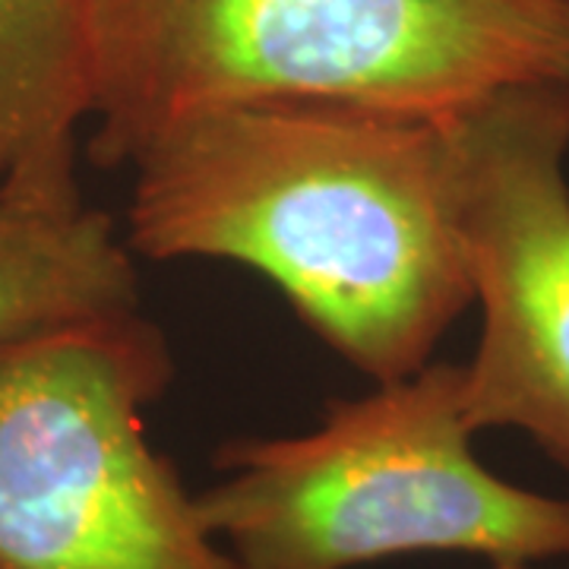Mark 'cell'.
I'll return each instance as SVG.
<instances>
[{
	"instance_id": "cell-2",
	"label": "cell",
	"mask_w": 569,
	"mask_h": 569,
	"mask_svg": "<svg viewBox=\"0 0 569 569\" xmlns=\"http://www.w3.org/2000/svg\"><path fill=\"white\" fill-rule=\"evenodd\" d=\"M89 159L133 164L174 123L247 104L447 121L569 77V0H80Z\"/></svg>"
},
{
	"instance_id": "cell-5",
	"label": "cell",
	"mask_w": 569,
	"mask_h": 569,
	"mask_svg": "<svg viewBox=\"0 0 569 569\" xmlns=\"http://www.w3.org/2000/svg\"><path fill=\"white\" fill-rule=\"evenodd\" d=\"M481 339L462 365L475 433L512 427L569 471V77L443 121Z\"/></svg>"
},
{
	"instance_id": "cell-4",
	"label": "cell",
	"mask_w": 569,
	"mask_h": 569,
	"mask_svg": "<svg viewBox=\"0 0 569 569\" xmlns=\"http://www.w3.org/2000/svg\"><path fill=\"white\" fill-rule=\"evenodd\" d=\"M171 373L140 310L0 351V569H238L149 443Z\"/></svg>"
},
{
	"instance_id": "cell-6",
	"label": "cell",
	"mask_w": 569,
	"mask_h": 569,
	"mask_svg": "<svg viewBox=\"0 0 569 569\" xmlns=\"http://www.w3.org/2000/svg\"><path fill=\"white\" fill-rule=\"evenodd\" d=\"M130 310H140V272L104 209L0 190V351Z\"/></svg>"
},
{
	"instance_id": "cell-8",
	"label": "cell",
	"mask_w": 569,
	"mask_h": 569,
	"mask_svg": "<svg viewBox=\"0 0 569 569\" xmlns=\"http://www.w3.org/2000/svg\"><path fill=\"white\" fill-rule=\"evenodd\" d=\"M490 569H535L529 563H490Z\"/></svg>"
},
{
	"instance_id": "cell-1",
	"label": "cell",
	"mask_w": 569,
	"mask_h": 569,
	"mask_svg": "<svg viewBox=\"0 0 569 569\" xmlns=\"http://www.w3.org/2000/svg\"><path fill=\"white\" fill-rule=\"evenodd\" d=\"M133 168V257L260 272L373 383L430 365L475 301L443 121L342 104L224 108L162 130Z\"/></svg>"
},
{
	"instance_id": "cell-7",
	"label": "cell",
	"mask_w": 569,
	"mask_h": 569,
	"mask_svg": "<svg viewBox=\"0 0 569 569\" xmlns=\"http://www.w3.org/2000/svg\"><path fill=\"white\" fill-rule=\"evenodd\" d=\"M89 118L80 0H0V190L82 197Z\"/></svg>"
},
{
	"instance_id": "cell-3",
	"label": "cell",
	"mask_w": 569,
	"mask_h": 569,
	"mask_svg": "<svg viewBox=\"0 0 569 569\" xmlns=\"http://www.w3.org/2000/svg\"><path fill=\"white\" fill-rule=\"evenodd\" d=\"M462 365H427L329 402L295 437L231 440L197 497L238 569H355L408 553L488 563L569 557V500L493 475L471 449Z\"/></svg>"
}]
</instances>
